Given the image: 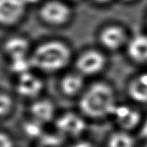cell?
Masks as SVG:
<instances>
[{
	"label": "cell",
	"instance_id": "13",
	"mask_svg": "<svg viewBox=\"0 0 147 147\" xmlns=\"http://www.w3.org/2000/svg\"><path fill=\"white\" fill-rule=\"evenodd\" d=\"M125 39L124 31L118 26H109L100 34V41L103 45L112 50L119 48L124 43Z\"/></svg>",
	"mask_w": 147,
	"mask_h": 147
},
{
	"label": "cell",
	"instance_id": "12",
	"mask_svg": "<svg viewBox=\"0 0 147 147\" xmlns=\"http://www.w3.org/2000/svg\"><path fill=\"white\" fill-rule=\"evenodd\" d=\"M23 0H0V20L4 25H11L20 19L25 10Z\"/></svg>",
	"mask_w": 147,
	"mask_h": 147
},
{
	"label": "cell",
	"instance_id": "2",
	"mask_svg": "<svg viewBox=\"0 0 147 147\" xmlns=\"http://www.w3.org/2000/svg\"><path fill=\"white\" fill-rule=\"evenodd\" d=\"M70 58V51L67 45L59 41H50L36 48L30 63L40 70L52 72L65 67Z\"/></svg>",
	"mask_w": 147,
	"mask_h": 147
},
{
	"label": "cell",
	"instance_id": "3",
	"mask_svg": "<svg viewBox=\"0 0 147 147\" xmlns=\"http://www.w3.org/2000/svg\"><path fill=\"white\" fill-rule=\"evenodd\" d=\"M89 123L83 115L74 109L59 111L52 126L65 140L71 142L85 137Z\"/></svg>",
	"mask_w": 147,
	"mask_h": 147
},
{
	"label": "cell",
	"instance_id": "4",
	"mask_svg": "<svg viewBox=\"0 0 147 147\" xmlns=\"http://www.w3.org/2000/svg\"><path fill=\"white\" fill-rule=\"evenodd\" d=\"M145 113L144 109L130 101H119L112 113L110 123H112L113 128L137 134Z\"/></svg>",
	"mask_w": 147,
	"mask_h": 147
},
{
	"label": "cell",
	"instance_id": "5",
	"mask_svg": "<svg viewBox=\"0 0 147 147\" xmlns=\"http://www.w3.org/2000/svg\"><path fill=\"white\" fill-rule=\"evenodd\" d=\"M59 110L51 99L40 96L28 103L26 108V115L44 126L54 123Z\"/></svg>",
	"mask_w": 147,
	"mask_h": 147
},
{
	"label": "cell",
	"instance_id": "6",
	"mask_svg": "<svg viewBox=\"0 0 147 147\" xmlns=\"http://www.w3.org/2000/svg\"><path fill=\"white\" fill-rule=\"evenodd\" d=\"M44 88L43 81L28 71L19 75L16 84V93L29 102L40 97Z\"/></svg>",
	"mask_w": 147,
	"mask_h": 147
},
{
	"label": "cell",
	"instance_id": "17",
	"mask_svg": "<svg viewBox=\"0 0 147 147\" xmlns=\"http://www.w3.org/2000/svg\"><path fill=\"white\" fill-rule=\"evenodd\" d=\"M0 147H17L15 135L5 127H2L0 132Z\"/></svg>",
	"mask_w": 147,
	"mask_h": 147
},
{
	"label": "cell",
	"instance_id": "18",
	"mask_svg": "<svg viewBox=\"0 0 147 147\" xmlns=\"http://www.w3.org/2000/svg\"><path fill=\"white\" fill-rule=\"evenodd\" d=\"M31 65V63L27 61L25 57L18 58V59H12L11 64H10V69L14 73L22 74L28 72L29 67Z\"/></svg>",
	"mask_w": 147,
	"mask_h": 147
},
{
	"label": "cell",
	"instance_id": "16",
	"mask_svg": "<svg viewBox=\"0 0 147 147\" xmlns=\"http://www.w3.org/2000/svg\"><path fill=\"white\" fill-rule=\"evenodd\" d=\"M28 42L22 37H13L8 40L4 45V50L10 55L11 59L25 57L27 49Z\"/></svg>",
	"mask_w": 147,
	"mask_h": 147
},
{
	"label": "cell",
	"instance_id": "15",
	"mask_svg": "<svg viewBox=\"0 0 147 147\" xmlns=\"http://www.w3.org/2000/svg\"><path fill=\"white\" fill-rule=\"evenodd\" d=\"M128 54L136 62H147V36L139 35L132 39L128 45Z\"/></svg>",
	"mask_w": 147,
	"mask_h": 147
},
{
	"label": "cell",
	"instance_id": "14",
	"mask_svg": "<svg viewBox=\"0 0 147 147\" xmlns=\"http://www.w3.org/2000/svg\"><path fill=\"white\" fill-rule=\"evenodd\" d=\"M17 102L14 96L7 91L0 93V120L2 125L7 123L15 115Z\"/></svg>",
	"mask_w": 147,
	"mask_h": 147
},
{
	"label": "cell",
	"instance_id": "22",
	"mask_svg": "<svg viewBox=\"0 0 147 147\" xmlns=\"http://www.w3.org/2000/svg\"><path fill=\"white\" fill-rule=\"evenodd\" d=\"M25 3H35L38 2V0H23Z\"/></svg>",
	"mask_w": 147,
	"mask_h": 147
},
{
	"label": "cell",
	"instance_id": "9",
	"mask_svg": "<svg viewBox=\"0 0 147 147\" xmlns=\"http://www.w3.org/2000/svg\"><path fill=\"white\" fill-rule=\"evenodd\" d=\"M105 63V59L101 53L90 50L78 58L76 67L82 75H93L102 70Z\"/></svg>",
	"mask_w": 147,
	"mask_h": 147
},
{
	"label": "cell",
	"instance_id": "7",
	"mask_svg": "<svg viewBox=\"0 0 147 147\" xmlns=\"http://www.w3.org/2000/svg\"><path fill=\"white\" fill-rule=\"evenodd\" d=\"M126 92L128 101L142 109L147 108V73L138 74L131 80Z\"/></svg>",
	"mask_w": 147,
	"mask_h": 147
},
{
	"label": "cell",
	"instance_id": "1",
	"mask_svg": "<svg viewBox=\"0 0 147 147\" xmlns=\"http://www.w3.org/2000/svg\"><path fill=\"white\" fill-rule=\"evenodd\" d=\"M118 103L114 88L105 82H96L84 89L75 109L90 123H100L110 122Z\"/></svg>",
	"mask_w": 147,
	"mask_h": 147
},
{
	"label": "cell",
	"instance_id": "11",
	"mask_svg": "<svg viewBox=\"0 0 147 147\" xmlns=\"http://www.w3.org/2000/svg\"><path fill=\"white\" fill-rule=\"evenodd\" d=\"M137 135L113 128L104 138L100 147H138Z\"/></svg>",
	"mask_w": 147,
	"mask_h": 147
},
{
	"label": "cell",
	"instance_id": "19",
	"mask_svg": "<svg viewBox=\"0 0 147 147\" xmlns=\"http://www.w3.org/2000/svg\"><path fill=\"white\" fill-rule=\"evenodd\" d=\"M136 135L139 141L147 140V112L145 113L142 123Z\"/></svg>",
	"mask_w": 147,
	"mask_h": 147
},
{
	"label": "cell",
	"instance_id": "8",
	"mask_svg": "<svg viewBox=\"0 0 147 147\" xmlns=\"http://www.w3.org/2000/svg\"><path fill=\"white\" fill-rule=\"evenodd\" d=\"M70 9L61 2L49 1L42 7L40 16L42 19L51 25H61L69 19Z\"/></svg>",
	"mask_w": 147,
	"mask_h": 147
},
{
	"label": "cell",
	"instance_id": "10",
	"mask_svg": "<svg viewBox=\"0 0 147 147\" xmlns=\"http://www.w3.org/2000/svg\"><path fill=\"white\" fill-rule=\"evenodd\" d=\"M83 75L81 74H69L60 81L59 90L62 96L67 99H74L75 101L83 92Z\"/></svg>",
	"mask_w": 147,
	"mask_h": 147
},
{
	"label": "cell",
	"instance_id": "23",
	"mask_svg": "<svg viewBox=\"0 0 147 147\" xmlns=\"http://www.w3.org/2000/svg\"><path fill=\"white\" fill-rule=\"evenodd\" d=\"M96 2H99V3H105V2H107L109 0H95Z\"/></svg>",
	"mask_w": 147,
	"mask_h": 147
},
{
	"label": "cell",
	"instance_id": "20",
	"mask_svg": "<svg viewBox=\"0 0 147 147\" xmlns=\"http://www.w3.org/2000/svg\"><path fill=\"white\" fill-rule=\"evenodd\" d=\"M70 147H97L92 141L84 137L78 140L71 142Z\"/></svg>",
	"mask_w": 147,
	"mask_h": 147
},
{
	"label": "cell",
	"instance_id": "21",
	"mask_svg": "<svg viewBox=\"0 0 147 147\" xmlns=\"http://www.w3.org/2000/svg\"><path fill=\"white\" fill-rule=\"evenodd\" d=\"M138 147H147V140H145V141L138 140Z\"/></svg>",
	"mask_w": 147,
	"mask_h": 147
}]
</instances>
